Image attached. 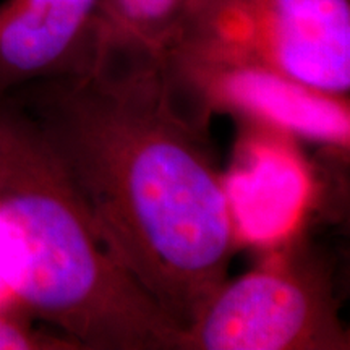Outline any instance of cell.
Here are the masks:
<instances>
[{
    "label": "cell",
    "instance_id": "4",
    "mask_svg": "<svg viewBox=\"0 0 350 350\" xmlns=\"http://www.w3.org/2000/svg\"><path fill=\"white\" fill-rule=\"evenodd\" d=\"M327 269L288 247L227 281L180 334L178 350H349Z\"/></svg>",
    "mask_w": 350,
    "mask_h": 350
},
{
    "label": "cell",
    "instance_id": "6",
    "mask_svg": "<svg viewBox=\"0 0 350 350\" xmlns=\"http://www.w3.org/2000/svg\"><path fill=\"white\" fill-rule=\"evenodd\" d=\"M187 3L188 0H104L103 55L125 52L161 57Z\"/></svg>",
    "mask_w": 350,
    "mask_h": 350
},
{
    "label": "cell",
    "instance_id": "7",
    "mask_svg": "<svg viewBox=\"0 0 350 350\" xmlns=\"http://www.w3.org/2000/svg\"><path fill=\"white\" fill-rule=\"evenodd\" d=\"M0 350H78V347L54 331L34 327L28 318L0 310Z\"/></svg>",
    "mask_w": 350,
    "mask_h": 350
},
{
    "label": "cell",
    "instance_id": "3",
    "mask_svg": "<svg viewBox=\"0 0 350 350\" xmlns=\"http://www.w3.org/2000/svg\"><path fill=\"white\" fill-rule=\"evenodd\" d=\"M159 59L261 70L349 103L350 0H188Z\"/></svg>",
    "mask_w": 350,
    "mask_h": 350
},
{
    "label": "cell",
    "instance_id": "5",
    "mask_svg": "<svg viewBox=\"0 0 350 350\" xmlns=\"http://www.w3.org/2000/svg\"><path fill=\"white\" fill-rule=\"evenodd\" d=\"M104 0L0 2V94L91 72L103 55Z\"/></svg>",
    "mask_w": 350,
    "mask_h": 350
},
{
    "label": "cell",
    "instance_id": "1",
    "mask_svg": "<svg viewBox=\"0 0 350 350\" xmlns=\"http://www.w3.org/2000/svg\"><path fill=\"white\" fill-rule=\"evenodd\" d=\"M8 94L41 126L111 255L185 331L237 247L209 117L146 54L107 52L91 72Z\"/></svg>",
    "mask_w": 350,
    "mask_h": 350
},
{
    "label": "cell",
    "instance_id": "2",
    "mask_svg": "<svg viewBox=\"0 0 350 350\" xmlns=\"http://www.w3.org/2000/svg\"><path fill=\"white\" fill-rule=\"evenodd\" d=\"M0 234L21 312L78 350H178L180 329L96 230L62 161L33 116L0 94Z\"/></svg>",
    "mask_w": 350,
    "mask_h": 350
}]
</instances>
